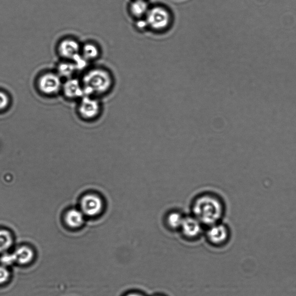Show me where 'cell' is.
I'll return each instance as SVG.
<instances>
[{
	"label": "cell",
	"mask_w": 296,
	"mask_h": 296,
	"mask_svg": "<svg viewBox=\"0 0 296 296\" xmlns=\"http://www.w3.org/2000/svg\"><path fill=\"white\" fill-rule=\"evenodd\" d=\"M77 71L75 64L71 60H66L60 63L57 67V74L60 77L69 79L72 78L75 71Z\"/></svg>",
	"instance_id": "obj_14"
},
{
	"label": "cell",
	"mask_w": 296,
	"mask_h": 296,
	"mask_svg": "<svg viewBox=\"0 0 296 296\" xmlns=\"http://www.w3.org/2000/svg\"><path fill=\"white\" fill-rule=\"evenodd\" d=\"M81 55L88 61L98 58L100 55L99 47L93 43H86L81 46Z\"/></svg>",
	"instance_id": "obj_15"
},
{
	"label": "cell",
	"mask_w": 296,
	"mask_h": 296,
	"mask_svg": "<svg viewBox=\"0 0 296 296\" xmlns=\"http://www.w3.org/2000/svg\"><path fill=\"white\" fill-rule=\"evenodd\" d=\"M81 82L85 96L93 97L107 93L114 85L113 76L109 71L102 68L88 71Z\"/></svg>",
	"instance_id": "obj_2"
},
{
	"label": "cell",
	"mask_w": 296,
	"mask_h": 296,
	"mask_svg": "<svg viewBox=\"0 0 296 296\" xmlns=\"http://www.w3.org/2000/svg\"><path fill=\"white\" fill-rule=\"evenodd\" d=\"M148 27L156 31L168 29L172 22V16L169 10L160 6L149 8L145 17Z\"/></svg>",
	"instance_id": "obj_3"
},
{
	"label": "cell",
	"mask_w": 296,
	"mask_h": 296,
	"mask_svg": "<svg viewBox=\"0 0 296 296\" xmlns=\"http://www.w3.org/2000/svg\"><path fill=\"white\" fill-rule=\"evenodd\" d=\"M207 237L212 243L220 245L225 243L229 237L227 227L220 223L209 226Z\"/></svg>",
	"instance_id": "obj_9"
},
{
	"label": "cell",
	"mask_w": 296,
	"mask_h": 296,
	"mask_svg": "<svg viewBox=\"0 0 296 296\" xmlns=\"http://www.w3.org/2000/svg\"><path fill=\"white\" fill-rule=\"evenodd\" d=\"M84 214L81 210L71 209L65 214L64 221L66 225L71 229H78L84 223Z\"/></svg>",
	"instance_id": "obj_12"
},
{
	"label": "cell",
	"mask_w": 296,
	"mask_h": 296,
	"mask_svg": "<svg viewBox=\"0 0 296 296\" xmlns=\"http://www.w3.org/2000/svg\"><path fill=\"white\" fill-rule=\"evenodd\" d=\"M81 210L86 216L94 217L102 213L104 201L99 195L89 193L85 195L81 200Z\"/></svg>",
	"instance_id": "obj_5"
},
{
	"label": "cell",
	"mask_w": 296,
	"mask_h": 296,
	"mask_svg": "<svg viewBox=\"0 0 296 296\" xmlns=\"http://www.w3.org/2000/svg\"><path fill=\"white\" fill-rule=\"evenodd\" d=\"M137 26L140 30H144V28L148 27L145 19H140L138 21H137Z\"/></svg>",
	"instance_id": "obj_21"
},
{
	"label": "cell",
	"mask_w": 296,
	"mask_h": 296,
	"mask_svg": "<svg viewBox=\"0 0 296 296\" xmlns=\"http://www.w3.org/2000/svg\"><path fill=\"white\" fill-rule=\"evenodd\" d=\"M101 111V105L95 97L84 96L82 97L78 106V113L82 118L85 119H93L99 116Z\"/></svg>",
	"instance_id": "obj_6"
},
{
	"label": "cell",
	"mask_w": 296,
	"mask_h": 296,
	"mask_svg": "<svg viewBox=\"0 0 296 296\" xmlns=\"http://www.w3.org/2000/svg\"><path fill=\"white\" fill-rule=\"evenodd\" d=\"M202 224L193 215L185 216L180 229L183 235L189 238H195L201 233Z\"/></svg>",
	"instance_id": "obj_10"
},
{
	"label": "cell",
	"mask_w": 296,
	"mask_h": 296,
	"mask_svg": "<svg viewBox=\"0 0 296 296\" xmlns=\"http://www.w3.org/2000/svg\"><path fill=\"white\" fill-rule=\"evenodd\" d=\"M2 265L8 267L15 263L13 254H3L0 259Z\"/></svg>",
	"instance_id": "obj_20"
},
{
	"label": "cell",
	"mask_w": 296,
	"mask_h": 296,
	"mask_svg": "<svg viewBox=\"0 0 296 296\" xmlns=\"http://www.w3.org/2000/svg\"><path fill=\"white\" fill-rule=\"evenodd\" d=\"M126 296H143L142 295H141V294L134 293V294H130Z\"/></svg>",
	"instance_id": "obj_22"
},
{
	"label": "cell",
	"mask_w": 296,
	"mask_h": 296,
	"mask_svg": "<svg viewBox=\"0 0 296 296\" xmlns=\"http://www.w3.org/2000/svg\"><path fill=\"white\" fill-rule=\"evenodd\" d=\"M10 103L9 97L5 92L0 91V111L6 109Z\"/></svg>",
	"instance_id": "obj_19"
},
{
	"label": "cell",
	"mask_w": 296,
	"mask_h": 296,
	"mask_svg": "<svg viewBox=\"0 0 296 296\" xmlns=\"http://www.w3.org/2000/svg\"><path fill=\"white\" fill-rule=\"evenodd\" d=\"M81 46L75 39L66 38L59 42L57 52L63 59L72 60L81 53Z\"/></svg>",
	"instance_id": "obj_7"
},
{
	"label": "cell",
	"mask_w": 296,
	"mask_h": 296,
	"mask_svg": "<svg viewBox=\"0 0 296 296\" xmlns=\"http://www.w3.org/2000/svg\"><path fill=\"white\" fill-rule=\"evenodd\" d=\"M37 85L39 92L43 95L53 96L61 90L63 82L58 74L49 72L38 78Z\"/></svg>",
	"instance_id": "obj_4"
},
{
	"label": "cell",
	"mask_w": 296,
	"mask_h": 296,
	"mask_svg": "<svg viewBox=\"0 0 296 296\" xmlns=\"http://www.w3.org/2000/svg\"><path fill=\"white\" fill-rule=\"evenodd\" d=\"M12 254L14 259H15V263L20 265L30 264L33 261L35 257L34 250L26 245L17 248Z\"/></svg>",
	"instance_id": "obj_11"
},
{
	"label": "cell",
	"mask_w": 296,
	"mask_h": 296,
	"mask_svg": "<svg viewBox=\"0 0 296 296\" xmlns=\"http://www.w3.org/2000/svg\"><path fill=\"white\" fill-rule=\"evenodd\" d=\"M185 215L179 211H172L169 212L166 216V223L172 229H180Z\"/></svg>",
	"instance_id": "obj_16"
},
{
	"label": "cell",
	"mask_w": 296,
	"mask_h": 296,
	"mask_svg": "<svg viewBox=\"0 0 296 296\" xmlns=\"http://www.w3.org/2000/svg\"><path fill=\"white\" fill-rule=\"evenodd\" d=\"M61 90L64 96L68 99H81L85 96L82 82L75 78L67 79L63 83Z\"/></svg>",
	"instance_id": "obj_8"
},
{
	"label": "cell",
	"mask_w": 296,
	"mask_h": 296,
	"mask_svg": "<svg viewBox=\"0 0 296 296\" xmlns=\"http://www.w3.org/2000/svg\"><path fill=\"white\" fill-rule=\"evenodd\" d=\"M149 9V6L145 0H135L130 6L133 16L139 19L146 17Z\"/></svg>",
	"instance_id": "obj_13"
},
{
	"label": "cell",
	"mask_w": 296,
	"mask_h": 296,
	"mask_svg": "<svg viewBox=\"0 0 296 296\" xmlns=\"http://www.w3.org/2000/svg\"><path fill=\"white\" fill-rule=\"evenodd\" d=\"M13 244V237L11 232L8 230L0 229V254L8 251Z\"/></svg>",
	"instance_id": "obj_17"
},
{
	"label": "cell",
	"mask_w": 296,
	"mask_h": 296,
	"mask_svg": "<svg viewBox=\"0 0 296 296\" xmlns=\"http://www.w3.org/2000/svg\"><path fill=\"white\" fill-rule=\"evenodd\" d=\"M10 273L7 267L0 265V285L4 284L10 279Z\"/></svg>",
	"instance_id": "obj_18"
},
{
	"label": "cell",
	"mask_w": 296,
	"mask_h": 296,
	"mask_svg": "<svg viewBox=\"0 0 296 296\" xmlns=\"http://www.w3.org/2000/svg\"><path fill=\"white\" fill-rule=\"evenodd\" d=\"M225 211L223 201L216 195L211 193L198 196L192 205V215L202 225L208 227L219 223L225 214Z\"/></svg>",
	"instance_id": "obj_1"
}]
</instances>
